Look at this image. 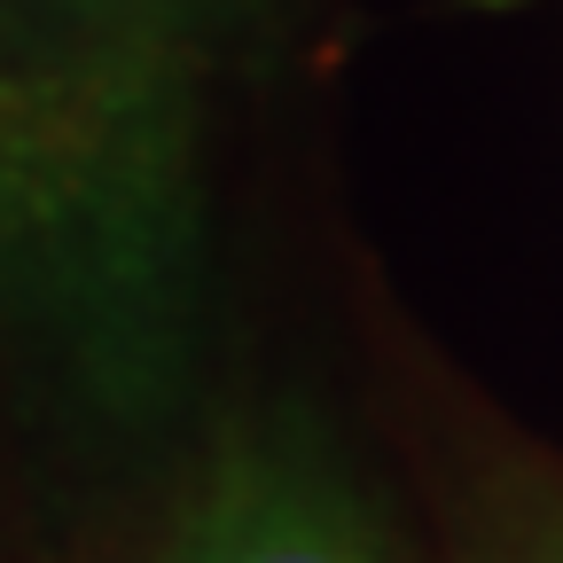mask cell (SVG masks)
<instances>
[{
	"label": "cell",
	"instance_id": "cell-1",
	"mask_svg": "<svg viewBox=\"0 0 563 563\" xmlns=\"http://www.w3.org/2000/svg\"><path fill=\"white\" fill-rule=\"evenodd\" d=\"M188 220L150 110L0 70V313L133 399L173 368Z\"/></svg>",
	"mask_w": 563,
	"mask_h": 563
},
{
	"label": "cell",
	"instance_id": "cell-3",
	"mask_svg": "<svg viewBox=\"0 0 563 563\" xmlns=\"http://www.w3.org/2000/svg\"><path fill=\"white\" fill-rule=\"evenodd\" d=\"M462 563H563V477L501 470L462 517Z\"/></svg>",
	"mask_w": 563,
	"mask_h": 563
},
{
	"label": "cell",
	"instance_id": "cell-4",
	"mask_svg": "<svg viewBox=\"0 0 563 563\" xmlns=\"http://www.w3.org/2000/svg\"><path fill=\"white\" fill-rule=\"evenodd\" d=\"M79 9H150V0H79Z\"/></svg>",
	"mask_w": 563,
	"mask_h": 563
},
{
	"label": "cell",
	"instance_id": "cell-2",
	"mask_svg": "<svg viewBox=\"0 0 563 563\" xmlns=\"http://www.w3.org/2000/svg\"><path fill=\"white\" fill-rule=\"evenodd\" d=\"M141 563H399L344 454L306 415H243L203 446Z\"/></svg>",
	"mask_w": 563,
	"mask_h": 563
}]
</instances>
